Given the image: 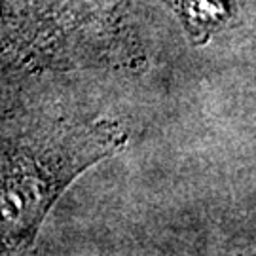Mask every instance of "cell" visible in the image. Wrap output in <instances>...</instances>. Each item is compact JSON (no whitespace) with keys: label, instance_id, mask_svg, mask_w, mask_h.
Wrapping results in <instances>:
<instances>
[{"label":"cell","instance_id":"obj_1","mask_svg":"<svg viewBox=\"0 0 256 256\" xmlns=\"http://www.w3.org/2000/svg\"><path fill=\"white\" fill-rule=\"evenodd\" d=\"M124 144L126 135L106 122L52 126L0 144V250L30 247L66 186Z\"/></svg>","mask_w":256,"mask_h":256},{"label":"cell","instance_id":"obj_2","mask_svg":"<svg viewBox=\"0 0 256 256\" xmlns=\"http://www.w3.org/2000/svg\"><path fill=\"white\" fill-rule=\"evenodd\" d=\"M180 19L194 46H205L234 18V0H164Z\"/></svg>","mask_w":256,"mask_h":256}]
</instances>
